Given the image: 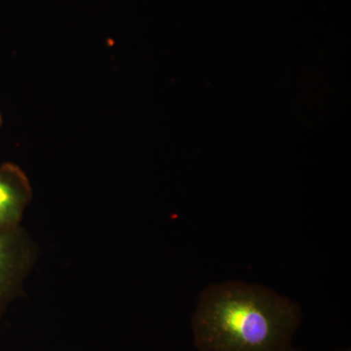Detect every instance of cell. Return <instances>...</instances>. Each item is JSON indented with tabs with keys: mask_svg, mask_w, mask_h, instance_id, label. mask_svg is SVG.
Wrapping results in <instances>:
<instances>
[{
	"mask_svg": "<svg viewBox=\"0 0 351 351\" xmlns=\"http://www.w3.org/2000/svg\"><path fill=\"white\" fill-rule=\"evenodd\" d=\"M301 323V307L289 298L226 281L201 292L191 329L199 351H287Z\"/></svg>",
	"mask_w": 351,
	"mask_h": 351,
	"instance_id": "cell-1",
	"label": "cell"
},
{
	"mask_svg": "<svg viewBox=\"0 0 351 351\" xmlns=\"http://www.w3.org/2000/svg\"><path fill=\"white\" fill-rule=\"evenodd\" d=\"M32 198L29 178L16 164L0 165V233L21 226L25 208Z\"/></svg>",
	"mask_w": 351,
	"mask_h": 351,
	"instance_id": "cell-3",
	"label": "cell"
},
{
	"mask_svg": "<svg viewBox=\"0 0 351 351\" xmlns=\"http://www.w3.org/2000/svg\"><path fill=\"white\" fill-rule=\"evenodd\" d=\"M2 121H3V120H2V115H1V113H0V126L2 125Z\"/></svg>",
	"mask_w": 351,
	"mask_h": 351,
	"instance_id": "cell-5",
	"label": "cell"
},
{
	"mask_svg": "<svg viewBox=\"0 0 351 351\" xmlns=\"http://www.w3.org/2000/svg\"><path fill=\"white\" fill-rule=\"evenodd\" d=\"M38 252L23 226L0 233V314L20 295Z\"/></svg>",
	"mask_w": 351,
	"mask_h": 351,
	"instance_id": "cell-2",
	"label": "cell"
},
{
	"mask_svg": "<svg viewBox=\"0 0 351 351\" xmlns=\"http://www.w3.org/2000/svg\"><path fill=\"white\" fill-rule=\"evenodd\" d=\"M287 351H302V350H295V348H289V350ZM339 351H350V350H339Z\"/></svg>",
	"mask_w": 351,
	"mask_h": 351,
	"instance_id": "cell-4",
	"label": "cell"
}]
</instances>
